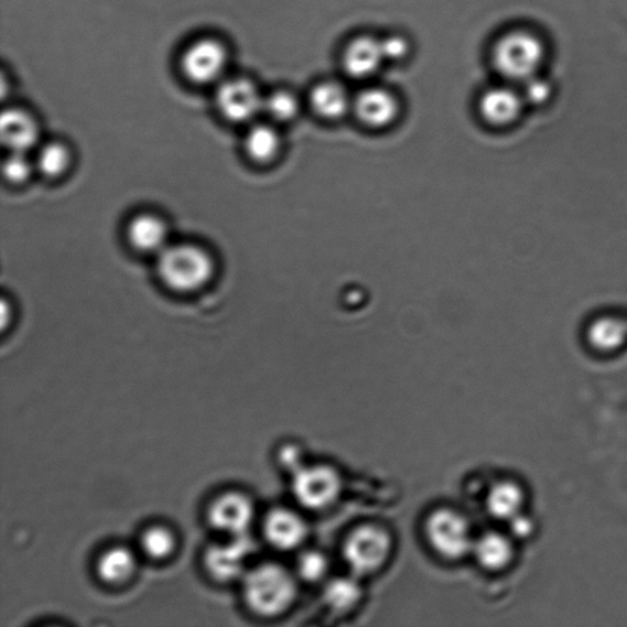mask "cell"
<instances>
[{
	"label": "cell",
	"instance_id": "cell-1",
	"mask_svg": "<svg viewBox=\"0 0 627 627\" xmlns=\"http://www.w3.org/2000/svg\"><path fill=\"white\" fill-rule=\"evenodd\" d=\"M244 593L248 607L261 616H278L288 610L295 599V581L288 570L278 564H262L247 571Z\"/></svg>",
	"mask_w": 627,
	"mask_h": 627
},
{
	"label": "cell",
	"instance_id": "cell-2",
	"mask_svg": "<svg viewBox=\"0 0 627 627\" xmlns=\"http://www.w3.org/2000/svg\"><path fill=\"white\" fill-rule=\"evenodd\" d=\"M158 271L171 290L193 292L212 279L214 261L201 247L185 244L167 246L159 252Z\"/></svg>",
	"mask_w": 627,
	"mask_h": 627
},
{
	"label": "cell",
	"instance_id": "cell-3",
	"mask_svg": "<svg viewBox=\"0 0 627 627\" xmlns=\"http://www.w3.org/2000/svg\"><path fill=\"white\" fill-rule=\"evenodd\" d=\"M545 57L543 42L527 31L502 36L493 51L495 68L504 78L527 82L537 75Z\"/></svg>",
	"mask_w": 627,
	"mask_h": 627
},
{
	"label": "cell",
	"instance_id": "cell-4",
	"mask_svg": "<svg viewBox=\"0 0 627 627\" xmlns=\"http://www.w3.org/2000/svg\"><path fill=\"white\" fill-rule=\"evenodd\" d=\"M391 552L389 533L377 526H363L352 532L345 543L347 564L359 575L380 569Z\"/></svg>",
	"mask_w": 627,
	"mask_h": 627
},
{
	"label": "cell",
	"instance_id": "cell-5",
	"mask_svg": "<svg viewBox=\"0 0 627 627\" xmlns=\"http://www.w3.org/2000/svg\"><path fill=\"white\" fill-rule=\"evenodd\" d=\"M429 542L440 555L460 559L473 550L471 528L464 516L443 509L429 516L425 525Z\"/></svg>",
	"mask_w": 627,
	"mask_h": 627
},
{
	"label": "cell",
	"instance_id": "cell-6",
	"mask_svg": "<svg viewBox=\"0 0 627 627\" xmlns=\"http://www.w3.org/2000/svg\"><path fill=\"white\" fill-rule=\"evenodd\" d=\"M255 550V542L248 533L229 536L225 542L207 548L205 567L208 574L219 582L245 577L248 559Z\"/></svg>",
	"mask_w": 627,
	"mask_h": 627
},
{
	"label": "cell",
	"instance_id": "cell-7",
	"mask_svg": "<svg viewBox=\"0 0 627 627\" xmlns=\"http://www.w3.org/2000/svg\"><path fill=\"white\" fill-rule=\"evenodd\" d=\"M340 491L338 473L328 466L301 467L294 472L293 494L305 508L323 510Z\"/></svg>",
	"mask_w": 627,
	"mask_h": 627
},
{
	"label": "cell",
	"instance_id": "cell-8",
	"mask_svg": "<svg viewBox=\"0 0 627 627\" xmlns=\"http://www.w3.org/2000/svg\"><path fill=\"white\" fill-rule=\"evenodd\" d=\"M207 519L216 531L228 537L248 533L255 519V505L245 494L225 493L213 501L207 511Z\"/></svg>",
	"mask_w": 627,
	"mask_h": 627
},
{
	"label": "cell",
	"instance_id": "cell-9",
	"mask_svg": "<svg viewBox=\"0 0 627 627\" xmlns=\"http://www.w3.org/2000/svg\"><path fill=\"white\" fill-rule=\"evenodd\" d=\"M227 65V52L215 40L197 41L185 51L182 68L188 79L197 84L213 83L223 75Z\"/></svg>",
	"mask_w": 627,
	"mask_h": 627
},
{
	"label": "cell",
	"instance_id": "cell-10",
	"mask_svg": "<svg viewBox=\"0 0 627 627\" xmlns=\"http://www.w3.org/2000/svg\"><path fill=\"white\" fill-rule=\"evenodd\" d=\"M216 101L219 111L233 122H247L263 109L257 86L246 79L228 80L219 86Z\"/></svg>",
	"mask_w": 627,
	"mask_h": 627
},
{
	"label": "cell",
	"instance_id": "cell-11",
	"mask_svg": "<svg viewBox=\"0 0 627 627\" xmlns=\"http://www.w3.org/2000/svg\"><path fill=\"white\" fill-rule=\"evenodd\" d=\"M263 533L272 547L291 550L303 543L306 525L300 515L289 509H274L263 523Z\"/></svg>",
	"mask_w": 627,
	"mask_h": 627
},
{
	"label": "cell",
	"instance_id": "cell-12",
	"mask_svg": "<svg viewBox=\"0 0 627 627\" xmlns=\"http://www.w3.org/2000/svg\"><path fill=\"white\" fill-rule=\"evenodd\" d=\"M385 63L381 40L361 36L352 41L344 54L345 71L356 79H367Z\"/></svg>",
	"mask_w": 627,
	"mask_h": 627
},
{
	"label": "cell",
	"instance_id": "cell-13",
	"mask_svg": "<svg viewBox=\"0 0 627 627\" xmlns=\"http://www.w3.org/2000/svg\"><path fill=\"white\" fill-rule=\"evenodd\" d=\"M355 111L361 123L371 128H383L393 122L399 112V105L390 93L369 89L357 97Z\"/></svg>",
	"mask_w": 627,
	"mask_h": 627
},
{
	"label": "cell",
	"instance_id": "cell-14",
	"mask_svg": "<svg viewBox=\"0 0 627 627\" xmlns=\"http://www.w3.org/2000/svg\"><path fill=\"white\" fill-rule=\"evenodd\" d=\"M3 144L12 151L28 152L39 139L37 125L30 115L20 109H8L0 119Z\"/></svg>",
	"mask_w": 627,
	"mask_h": 627
},
{
	"label": "cell",
	"instance_id": "cell-15",
	"mask_svg": "<svg viewBox=\"0 0 627 627\" xmlns=\"http://www.w3.org/2000/svg\"><path fill=\"white\" fill-rule=\"evenodd\" d=\"M479 109L487 122L509 125L521 113L522 97L509 87H497L483 95Z\"/></svg>",
	"mask_w": 627,
	"mask_h": 627
},
{
	"label": "cell",
	"instance_id": "cell-16",
	"mask_svg": "<svg viewBox=\"0 0 627 627\" xmlns=\"http://www.w3.org/2000/svg\"><path fill=\"white\" fill-rule=\"evenodd\" d=\"M128 238L131 246L140 251L160 252L169 246V229L160 217L142 214L131 219Z\"/></svg>",
	"mask_w": 627,
	"mask_h": 627
},
{
	"label": "cell",
	"instance_id": "cell-17",
	"mask_svg": "<svg viewBox=\"0 0 627 627\" xmlns=\"http://www.w3.org/2000/svg\"><path fill=\"white\" fill-rule=\"evenodd\" d=\"M136 567L133 552L126 547H115L98 559L97 574L108 585H120L133 576Z\"/></svg>",
	"mask_w": 627,
	"mask_h": 627
},
{
	"label": "cell",
	"instance_id": "cell-18",
	"mask_svg": "<svg viewBox=\"0 0 627 627\" xmlns=\"http://www.w3.org/2000/svg\"><path fill=\"white\" fill-rule=\"evenodd\" d=\"M314 112L324 119L343 118L350 107L349 96L344 86L325 83L315 87L311 95Z\"/></svg>",
	"mask_w": 627,
	"mask_h": 627
},
{
	"label": "cell",
	"instance_id": "cell-19",
	"mask_svg": "<svg viewBox=\"0 0 627 627\" xmlns=\"http://www.w3.org/2000/svg\"><path fill=\"white\" fill-rule=\"evenodd\" d=\"M473 552L478 563L488 570H501L511 563L514 549L508 538L499 533H486L475 544Z\"/></svg>",
	"mask_w": 627,
	"mask_h": 627
},
{
	"label": "cell",
	"instance_id": "cell-20",
	"mask_svg": "<svg viewBox=\"0 0 627 627\" xmlns=\"http://www.w3.org/2000/svg\"><path fill=\"white\" fill-rule=\"evenodd\" d=\"M487 506L495 519L510 521L521 512L523 493L511 482L495 484L488 494Z\"/></svg>",
	"mask_w": 627,
	"mask_h": 627
},
{
	"label": "cell",
	"instance_id": "cell-21",
	"mask_svg": "<svg viewBox=\"0 0 627 627\" xmlns=\"http://www.w3.org/2000/svg\"><path fill=\"white\" fill-rule=\"evenodd\" d=\"M245 147L252 160L268 162L279 152L280 137L269 126H256L249 130Z\"/></svg>",
	"mask_w": 627,
	"mask_h": 627
},
{
	"label": "cell",
	"instance_id": "cell-22",
	"mask_svg": "<svg viewBox=\"0 0 627 627\" xmlns=\"http://www.w3.org/2000/svg\"><path fill=\"white\" fill-rule=\"evenodd\" d=\"M324 597L329 608L346 612L356 607L360 599V588L352 579H336L328 583Z\"/></svg>",
	"mask_w": 627,
	"mask_h": 627
},
{
	"label": "cell",
	"instance_id": "cell-23",
	"mask_svg": "<svg viewBox=\"0 0 627 627\" xmlns=\"http://www.w3.org/2000/svg\"><path fill=\"white\" fill-rule=\"evenodd\" d=\"M140 547L151 559H164L173 553L175 548L174 534L163 526H152L142 533Z\"/></svg>",
	"mask_w": 627,
	"mask_h": 627
},
{
	"label": "cell",
	"instance_id": "cell-24",
	"mask_svg": "<svg viewBox=\"0 0 627 627\" xmlns=\"http://www.w3.org/2000/svg\"><path fill=\"white\" fill-rule=\"evenodd\" d=\"M69 163L71 153L68 149L58 142L43 147L37 159L40 171L48 177H58L67 171Z\"/></svg>",
	"mask_w": 627,
	"mask_h": 627
},
{
	"label": "cell",
	"instance_id": "cell-25",
	"mask_svg": "<svg viewBox=\"0 0 627 627\" xmlns=\"http://www.w3.org/2000/svg\"><path fill=\"white\" fill-rule=\"evenodd\" d=\"M263 109L274 120L289 122V120L299 115L300 104L292 94L280 91L272 94L263 100Z\"/></svg>",
	"mask_w": 627,
	"mask_h": 627
},
{
	"label": "cell",
	"instance_id": "cell-26",
	"mask_svg": "<svg viewBox=\"0 0 627 627\" xmlns=\"http://www.w3.org/2000/svg\"><path fill=\"white\" fill-rule=\"evenodd\" d=\"M300 575L307 582H315L323 579L327 571L326 558L317 552L303 554L299 563Z\"/></svg>",
	"mask_w": 627,
	"mask_h": 627
},
{
	"label": "cell",
	"instance_id": "cell-27",
	"mask_svg": "<svg viewBox=\"0 0 627 627\" xmlns=\"http://www.w3.org/2000/svg\"><path fill=\"white\" fill-rule=\"evenodd\" d=\"M31 163L26 152L12 151L4 162L6 179L13 183H21L30 177Z\"/></svg>",
	"mask_w": 627,
	"mask_h": 627
},
{
	"label": "cell",
	"instance_id": "cell-28",
	"mask_svg": "<svg viewBox=\"0 0 627 627\" xmlns=\"http://www.w3.org/2000/svg\"><path fill=\"white\" fill-rule=\"evenodd\" d=\"M385 62H398L410 51L409 42L402 36L393 35L381 40Z\"/></svg>",
	"mask_w": 627,
	"mask_h": 627
},
{
	"label": "cell",
	"instance_id": "cell-29",
	"mask_svg": "<svg viewBox=\"0 0 627 627\" xmlns=\"http://www.w3.org/2000/svg\"><path fill=\"white\" fill-rule=\"evenodd\" d=\"M550 90L552 87L547 82L534 76V78L526 82L525 98L533 104H542L548 100Z\"/></svg>",
	"mask_w": 627,
	"mask_h": 627
},
{
	"label": "cell",
	"instance_id": "cell-30",
	"mask_svg": "<svg viewBox=\"0 0 627 627\" xmlns=\"http://www.w3.org/2000/svg\"><path fill=\"white\" fill-rule=\"evenodd\" d=\"M512 533L519 538H526L533 531V522L523 515H517L510 520Z\"/></svg>",
	"mask_w": 627,
	"mask_h": 627
}]
</instances>
